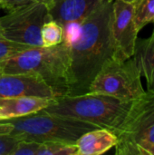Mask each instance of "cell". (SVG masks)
<instances>
[{
  "instance_id": "6da1fadb",
  "label": "cell",
  "mask_w": 154,
  "mask_h": 155,
  "mask_svg": "<svg viewBox=\"0 0 154 155\" xmlns=\"http://www.w3.org/2000/svg\"><path fill=\"white\" fill-rule=\"evenodd\" d=\"M112 11L113 1H103L82 23L64 31L70 55L68 95L88 93L100 69L113 57Z\"/></svg>"
},
{
  "instance_id": "7a4b0ae2",
  "label": "cell",
  "mask_w": 154,
  "mask_h": 155,
  "mask_svg": "<svg viewBox=\"0 0 154 155\" xmlns=\"http://www.w3.org/2000/svg\"><path fill=\"white\" fill-rule=\"evenodd\" d=\"M69 67V47L65 42H63L54 46H36L26 49L6 60L0 73L38 76L52 88L57 99L68 95Z\"/></svg>"
},
{
  "instance_id": "3957f363",
  "label": "cell",
  "mask_w": 154,
  "mask_h": 155,
  "mask_svg": "<svg viewBox=\"0 0 154 155\" xmlns=\"http://www.w3.org/2000/svg\"><path fill=\"white\" fill-rule=\"evenodd\" d=\"M132 104L133 101L106 94L86 93L54 99L43 111L49 114L85 122L114 134L126 117Z\"/></svg>"
},
{
  "instance_id": "277c9868",
  "label": "cell",
  "mask_w": 154,
  "mask_h": 155,
  "mask_svg": "<svg viewBox=\"0 0 154 155\" xmlns=\"http://www.w3.org/2000/svg\"><path fill=\"white\" fill-rule=\"evenodd\" d=\"M4 121L13 126L10 134L19 140L40 143L54 141L76 143L84 134L98 128L85 122L49 114L43 110L25 116Z\"/></svg>"
},
{
  "instance_id": "5b68a950",
  "label": "cell",
  "mask_w": 154,
  "mask_h": 155,
  "mask_svg": "<svg viewBox=\"0 0 154 155\" xmlns=\"http://www.w3.org/2000/svg\"><path fill=\"white\" fill-rule=\"evenodd\" d=\"M115 154L137 155L140 147L154 143V91L144 92L132 106L115 131Z\"/></svg>"
},
{
  "instance_id": "8992f818",
  "label": "cell",
  "mask_w": 154,
  "mask_h": 155,
  "mask_svg": "<svg viewBox=\"0 0 154 155\" xmlns=\"http://www.w3.org/2000/svg\"><path fill=\"white\" fill-rule=\"evenodd\" d=\"M141 77L140 70L133 56L125 61L111 58L103 65L91 83L88 93L133 101L145 92Z\"/></svg>"
},
{
  "instance_id": "52a82bcc",
  "label": "cell",
  "mask_w": 154,
  "mask_h": 155,
  "mask_svg": "<svg viewBox=\"0 0 154 155\" xmlns=\"http://www.w3.org/2000/svg\"><path fill=\"white\" fill-rule=\"evenodd\" d=\"M52 20L46 5L34 3L17 7L0 17V34L3 38L36 47L43 46L41 29Z\"/></svg>"
},
{
  "instance_id": "ba28073f",
  "label": "cell",
  "mask_w": 154,
  "mask_h": 155,
  "mask_svg": "<svg viewBox=\"0 0 154 155\" xmlns=\"http://www.w3.org/2000/svg\"><path fill=\"white\" fill-rule=\"evenodd\" d=\"M113 59L125 61L134 54L139 31L134 22V5L124 0H113L111 20Z\"/></svg>"
},
{
  "instance_id": "9c48e42d",
  "label": "cell",
  "mask_w": 154,
  "mask_h": 155,
  "mask_svg": "<svg viewBox=\"0 0 154 155\" xmlns=\"http://www.w3.org/2000/svg\"><path fill=\"white\" fill-rule=\"evenodd\" d=\"M25 96L56 99L52 88L38 76L27 74L0 73V98Z\"/></svg>"
},
{
  "instance_id": "30bf717a",
  "label": "cell",
  "mask_w": 154,
  "mask_h": 155,
  "mask_svg": "<svg viewBox=\"0 0 154 155\" xmlns=\"http://www.w3.org/2000/svg\"><path fill=\"white\" fill-rule=\"evenodd\" d=\"M102 2L103 0H55L49 8V13L52 20L65 31L82 23Z\"/></svg>"
},
{
  "instance_id": "8fae6325",
  "label": "cell",
  "mask_w": 154,
  "mask_h": 155,
  "mask_svg": "<svg viewBox=\"0 0 154 155\" xmlns=\"http://www.w3.org/2000/svg\"><path fill=\"white\" fill-rule=\"evenodd\" d=\"M54 99L35 96L0 98V121L15 119L39 112Z\"/></svg>"
},
{
  "instance_id": "7c38bea8",
  "label": "cell",
  "mask_w": 154,
  "mask_h": 155,
  "mask_svg": "<svg viewBox=\"0 0 154 155\" xmlns=\"http://www.w3.org/2000/svg\"><path fill=\"white\" fill-rule=\"evenodd\" d=\"M117 136L110 130L97 128L84 134L76 142L78 155H100L117 144Z\"/></svg>"
},
{
  "instance_id": "4fadbf2b",
  "label": "cell",
  "mask_w": 154,
  "mask_h": 155,
  "mask_svg": "<svg viewBox=\"0 0 154 155\" xmlns=\"http://www.w3.org/2000/svg\"><path fill=\"white\" fill-rule=\"evenodd\" d=\"M133 58L140 70L141 76L146 80L147 91H154V28L150 37L137 38Z\"/></svg>"
},
{
  "instance_id": "5bb4252c",
  "label": "cell",
  "mask_w": 154,
  "mask_h": 155,
  "mask_svg": "<svg viewBox=\"0 0 154 155\" xmlns=\"http://www.w3.org/2000/svg\"><path fill=\"white\" fill-rule=\"evenodd\" d=\"M134 22L139 32L146 25L154 23V0H139L134 4Z\"/></svg>"
},
{
  "instance_id": "9a60e30c",
  "label": "cell",
  "mask_w": 154,
  "mask_h": 155,
  "mask_svg": "<svg viewBox=\"0 0 154 155\" xmlns=\"http://www.w3.org/2000/svg\"><path fill=\"white\" fill-rule=\"evenodd\" d=\"M41 39L43 46L44 47L60 45L64 41L63 27L54 20L47 21L42 26Z\"/></svg>"
},
{
  "instance_id": "2e32d148",
  "label": "cell",
  "mask_w": 154,
  "mask_h": 155,
  "mask_svg": "<svg viewBox=\"0 0 154 155\" xmlns=\"http://www.w3.org/2000/svg\"><path fill=\"white\" fill-rule=\"evenodd\" d=\"M36 155H78L76 143L64 142L42 143Z\"/></svg>"
},
{
  "instance_id": "e0dca14e",
  "label": "cell",
  "mask_w": 154,
  "mask_h": 155,
  "mask_svg": "<svg viewBox=\"0 0 154 155\" xmlns=\"http://www.w3.org/2000/svg\"><path fill=\"white\" fill-rule=\"evenodd\" d=\"M31 47L33 46H29L27 45L19 44L14 41L1 38L0 39V70L2 65L6 60Z\"/></svg>"
},
{
  "instance_id": "ac0fdd59",
  "label": "cell",
  "mask_w": 154,
  "mask_h": 155,
  "mask_svg": "<svg viewBox=\"0 0 154 155\" xmlns=\"http://www.w3.org/2000/svg\"><path fill=\"white\" fill-rule=\"evenodd\" d=\"M40 145V143L20 140L17 142L10 155H36Z\"/></svg>"
},
{
  "instance_id": "d6986e66",
  "label": "cell",
  "mask_w": 154,
  "mask_h": 155,
  "mask_svg": "<svg viewBox=\"0 0 154 155\" xmlns=\"http://www.w3.org/2000/svg\"><path fill=\"white\" fill-rule=\"evenodd\" d=\"M54 1L55 0H0V7L3 8L5 11L9 12L25 5L41 3L46 5L48 8H50Z\"/></svg>"
},
{
  "instance_id": "ffe728a7",
  "label": "cell",
  "mask_w": 154,
  "mask_h": 155,
  "mask_svg": "<svg viewBox=\"0 0 154 155\" xmlns=\"http://www.w3.org/2000/svg\"><path fill=\"white\" fill-rule=\"evenodd\" d=\"M18 141V138L10 134H0V155L11 154Z\"/></svg>"
},
{
  "instance_id": "44dd1931",
  "label": "cell",
  "mask_w": 154,
  "mask_h": 155,
  "mask_svg": "<svg viewBox=\"0 0 154 155\" xmlns=\"http://www.w3.org/2000/svg\"><path fill=\"white\" fill-rule=\"evenodd\" d=\"M137 155H154V143H149L140 147Z\"/></svg>"
},
{
  "instance_id": "7402d4cb",
  "label": "cell",
  "mask_w": 154,
  "mask_h": 155,
  "mask_svg": "<svg viewBox=\"0 0 154 155\" xmlns=\"http://www.w3.org/2000/svg\"><path fill=\"white\" fill-rule=\"evenodd\" d=\"M12 130H13L12 124L5 121H0V134H10Z\"/></svg>"
},
{
  "instance_id": "603a6c76",
  "label": "cell",
  "mask_w": 154,
  "mask_h": 155,
  "mask_svg": "<svg viewBox=\"0 0 154 155\" xmlns=\"http://www.w3.org/2000/svg\"><path fill=\"white\" fill-rule=\"evenodd\" d=\"M124 1H126V2H129V3H132V4H135V3H137L139 0H124Z\"/></svg>"
},
{
  "instance_id": "cb8c5ba5",
  "label": "cell",
  "mask_w": 154,
  "mask_h": 155,
  "mask_svg": "<svg viewBox=\"0 0 154 155\" xmlns=\"http://www.w3.org/2000/svg\"><path fill=\"white\" fill-rule=\"evenodd\" d=\"M103 1H113V0H103Z\"/></svg>"
},
{
  "instance_id": "d4e9b609",
  "label": "cell",
  "mask_w": 154,
  "mask_h": 155,
  "mask_svg": "<svg viewBox=\"0 0 154 155\" xmlns=\"http://www.w3.org/2000/svg\"><path fill=\"white\" fill-rule=\"evenodd\" d=\"M1 38H3V37H2V35H1V34H0V39H1Z\"/></svg>"
}]
</instances>
